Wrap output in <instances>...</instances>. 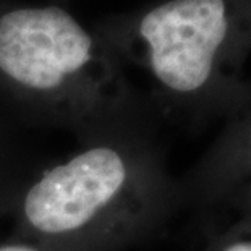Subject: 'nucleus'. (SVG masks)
Listing matches in <instances>:
<instances>
[{
	"label": "nucleus",
	"mask_w": 251,
	"mask_h": 251,
	"mask_svg": "<svg viewBox=\"0 0 251 251\" xmlns=\"http://www.w3.org/2000/svg\"><path fill=\"white\" fill-rule=\"evenodd\" d=\"M0 251H41V250L28 243H7L0 247Z\"/></svg>",
	"instance_id": "7"
},
{
	"label": "nucleus",
	"mask_w": 251,
	"mask_h": 251,
	"mask_svg": "<svg viewBox=\"0 0 251 251\" xmlns=\"http://www.w3.org/2000/svg\"><path fill=\"white\" fill-rule=\"evenodd\" d=\"M207 251H251V222L233 221Z\"/></svg>",
	"instance_id": "5"
},
{
	"label": "nucleus",
	"mask_w": 251,
	"mask_h": 251,
	"mask_svg": "<svg viewBox=\"0 0 251 251\" xmlns=\"http://www.w3.org/2000/svg\"><path fill=\"white\" fill-rule=\"evenodd\" d=\"M0 83L65 115L115 107L125 91L105 39L58 5L0 7Z\"/></svg>",
	"instance_id": "1"
},
{
	"label": "nucleus",
	"mask_w": 251,
	"mask_h": 251,
	"mask_svg": "<svg viewBox=\"0 0 251 251\" xmlns=\"http://www.w3.org/2000/svg\"><path fill=\"white\" fill-rule=\"evenodd\" d=\"M165 186L146 151L94 146L41 175L25 195L28 226L46 237H70L119 214L131 226L149 221L164 204Z\"/></svg>",
	"instance_id": "2"
},
{
	"label": "nucleus",
	"mask_w": 251,
	"mask_h": 251,
	"mask_svg": "<svg viewBox=\"0 0 251 251\" xmlns=\"http://www.w3.org/2000/svg\"><path fill=\"white\" fill-rule=\"evenodd\" d=\"M125 39L156 84L180 99L219 86L230 47L226 0H169L143 13Z\"/></svg>",
	"instance_id": "3"
},
{
	"label": "nucleus",
	"mask_w": 251,
	"mask_h": 251,
	"mask_svg": "<svg viewBox=\"0 0 251 251\" xmlns=\"http://www.w3.org/2000/svg\"><path fill=\"white\" fill-rule=\"evenodd\" d=\"M224 202L232 207L235 221L251 222V180L240 186L237 191H233Z\"/></svg>",
	"instance_id": "6"
},
{
	"label": "nucleus",
	"mask_w": 251,
	"mask_h": 251,
	"mask_svg": "<svg viewBox=\"0 0 251 251\" xmlns=\"http://www.w3.org/2000/svg\"><path fill=\"white\" fill-rule=\"evenodd\" d=\"M251 180V110L235 120L211 149L198 174L206 200L224 202Z\"/></svg>",
	"instance_id": "4"
}]
</instances>
